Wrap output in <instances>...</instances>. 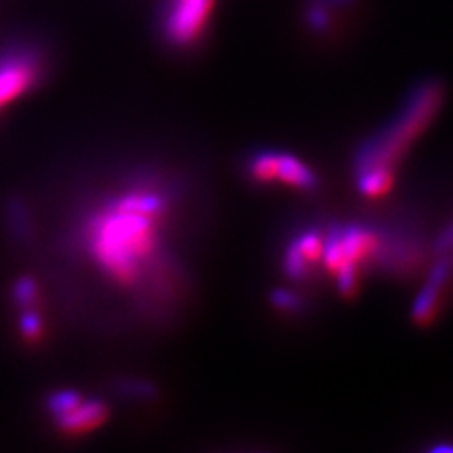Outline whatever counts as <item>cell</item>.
Instances as JSON below:
<instances>
[{
	"label": "cell",
	"instance_id": "1",
	"mask_svg": "<svg viewBox=\"0 0 453 453\" xmlns=\"http://www.w3.org/2000/svg\"><path fill=\"white\" fill-rule=\"evenodd\" d=\"M166 216V195L151 183H134L83 218L81 246L104 276L136 289L163 265Z\"/></svg>",
	"mask_w": 453,
	"mask_h": 453
},
{
	"label": "cell",
	"instance_id": "2",
	"mask_svg": "<svg viewBox=\"0 0 453 453\" xmlns=\"http://www.w3.org/2000/svg\"><path fill=\"white\" fill-rule=\"evenodd\" d=\"M444 88L438 80H427L419 83L410 93L406 106L399 111V116L389 123L384 131L363 142V146L356 153V174L366 168L389 166L399 161L408 146L427 129V125L436 116L442 104Z\"/></svg>",
	"mask_w": 453,
	"mask_h": 453
},
{
	"label": "cell",
	"instance_id": "3",
	"mask_svg": "<svg viewBox=\"0 0 453 453\" xmlns=\"http://www.w3.org/2000/svg\"><path fill=\"white\" fill-rule=\"evenodd\" d=\"M48 412L63 434H88L108 419V406L98 399H83L78 391H57L48 396Z\"/></svg>",
	"mask_w": 453,
	"mask_h": 453
},
{
	"label": "cell",
	"instance_id": "4",
	"mask_svg": "<svg viewBox=\"0 0 453 453\" xmlns=\"http://www.w3.org/2000/svg\"><path fill=\"white\" fill-rule=\"evenodd\" d=\"M42 74V55L31 46L0 53V110L35 88Z\"/></svg>",
	"mask_w": 453,
	"mask_h": 453
},
{
	"label": "cell",
	"instance_id": "5",
	"mask_svg": "<svg viewBox=\"0 0 453 453\" xmlns=\"http://www.w3.org/2000/svg\"><path fill=\"white\" fill-rule=\"evenodd\" d=\"M216 0H173L165 18V36L173 46L186 48L201 38Z\"/></svg>",
	"mask_w": 453,
	"mask_h": 453
},
{
	"label": "cell",
	"instance_id": "6",
	"mask_svg": "<svg viewBox=\"0 0 453 453\" xmlns=\"http://www.w3.org/2000/svg\"><path fill=\"white\" fill-rule=\"evenodd\" d=\"M453 271V259L449 257L448 253H444L441 259L436 261V265L433 266V271L427 278V283L421 289V293L418 295V299L412 306V318L418 323H427L436 310V303H438V295H441L442 288L446 286L448 278L451 276Z\"/></svg>",
	"mask_w": 453,
	"mask_h": 453
},
{
	"label": "cell",
	"instance_id": "7",
	"mask_svg": "<svg viewBox=\"0 0 453 453\" xmlns=\"http://www.w3.org/2000/svg\"><path fill=\"white\" fill-rule=\"evenodd\" d=\"M276 180L301 191H314L318 188V176L314 174V170L291 153H280Z\"/></svg>",
	"mask_w": 453,
	"mask_h": 453
},
{
	"label": "cell",
	"instance_id": "8",
	"mask_svg": "<svg viewBox=\"0 0 453 453\" xmlns=\"http://www.w3.org/2000/svg\"><path fill=\"white\" fill-rule=\"evenodd\" d=\"M357 188L365 196H381L393 186V168L374 166L357 173Z\"/></svg>",
	"mask_w": 453,
	"mask_h": 453
},
{
	"label": "cell",
	"instance_id": "9",
	"mask_svg": "<svg viewBox=\"0 0 453 453\" xmlns=\"http://www.w3.org/2000/svg\"><path fill=\"white\" fill-rule=\"evenodd\" d=\"M278 157L276 151H257L248 163V173L255 181L268 183L276 180L278 173Z\"/></svg>",
	"mask_w": 453,
	"mask_h": 453
},
{
	"label": "cell",
	"instance_id": "10",
	"mask_svg": "<svg viewBox=\"0 0 453 453\" xmlns=\"http://www.w3.org/2000/svg\"><path fill=\"white\" fill-rule=\"evenodd\" d=\"M291 242L296 246V250L301 251L306 263H314L321 259V251H323V238L316 229H308L303 234L293 238Z\"/></svg>",
	"mask_w": 453,
	"mask_h": 453
},
{
	"label": "cell",
	"instance_id": "11",
	"mask_svg": "<svg viewBox=\"0 0 453 453\" xmlns=\"http://www.w3.org/2000/svg\"><path fill=\"white\" fill-rule=\"evenodd\" d=\"M304 21H306L308 28H311L314 33H327L331 28V23H333L331 10L308 0L306 10H304Z\"/></svg>",
	"mask_w": 453,
	"mask_h": 453
},
{
	"label": "cell",
	"instance_id": "12",
	"mask_svg": "<svg viewBox=\"0 0 453 453\" xmlns=\"http://www.w3.org/2000/svg\"><path fill=\"white\" fill-rule=\"evenodd\" d=\"M19 331L27 342H38L44 334V321H42L36 308H27L23 310V316L19 319Z\"/></svg>",
	"mask_w": 453,
	"mask_h": 453
},
{
	"label": "cell",
	"instance_id": "13",
	"mask_svg": "<svg viewBox=\"0 0 453 453\" xmlns=\"http://www.w3.org/2000/svg\"><path fill=\"white\" fill-rule=\"evenodd\" d=\"M13 296L21 310L36 308L38 303V286L33 278H19L16 288H13Z\"/></svg>",
	"mask_w": 453,
	"mask_h": 453
},
{
	"label": "cell",
	"instance_id": "14",
	"mask_svg": "<svg viewBox=\"0 0 453 453\" xmlns=\"http://www.w3.org/2000/svg\"><path fill=\"white\" fill-rule=\"evenodd\" d=\"M273 304L281 311H296L303 308L301 296L293 291H288V289L273 291Z\"/></svg>",
	"mask_w": 453,
	"mask_h": 453
},
{
	"label": "cell",
	"instance_id": "15",
	"mask_svg": "<svg viewBox=\"0 0 453 453\" xmlns=\"http://www.w3.org/2000/svg\"><path fill=\"white\" fill-rule=\"evenodd\" d=\"M434 248L441 253H448L449 250H453V223L448 226V229H444L441 236H438Z\"/></svg>",
	"mask_w": 453,
	"mask_h": 453
},
{
	"label": "cell",
	"instance_id": "16",
	"mask_svg": "<svg viewBox=\"0 0 453 453\" xmlns=\"http://www.w3.org/2000/svg\"><path fill=\"white\" fill-rule=\"evenodd\" d=\"M311 3H318L333 12V10H346L356 4V0H311Z\"/></svg>",
	"mask_w": 453,
	"mask_h": 453
}]
</instances>
